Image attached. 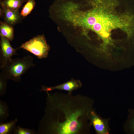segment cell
Returning a JSON list of instances; mask_svg holds the SVG:
<instances>
[{"label": "cell", "instance_id": "cell-1", "mask_svg": "<svg viewBox=\"0 0 134 134\" xmlns=\"http://www.w3.org/2000/svg\"><path fill=\"white\" fill-rule=\"evenodd\" d=\"M45 114L37 133L45 134H83L87 133L93 101L80 94L73 96L46 93Z\"/></svg>", "mask_w": 134, "mask_h": 134}, {"label": "cell", "instance_id": "cell-2", "mask_svg": "<svg viewBox=\"0 0 134 134\" xmlns=\"http://www.w3.org/2000/svg\"><path fill=\"white\" fill-rule=\"evenodd\" d=\"M35 66L33 58L29 55L22 58H11L0 69L1 72L7 80L19 82L22 75L30 68Z\"/></svg>", "mask_w": 134, "mask_h": 134}, {"label": "cell", "instance_id": "cell-3", "mask_svg": "<svg viewBox=\"0 0 134 134\" xmlns=\"http://www.w3.org/2000/svg\"><path fill=\"white\" fill-rule=\"evenodd\" d=\"M22 48L33 54L38 59L47 57L50 47L43 35H38L22 44L16 49Z\"/></svg>", "mask_w": 134, "mask_h": 134}, {"label": "cell", "instance_id": "cell-4", "mask_svg": "<svg viewBox=\"0 0 134 134\" xmlns=\"http://www.w3.org/2000/svg\"><path fill=\"white\" fill-rule=\"evenodd\" d=\"M0 68L13 55H17L16 50L11 46L9 40L0 36Z\"/></svg>", "mask_w": 134, "mask_h": 134}, {"label": "cell", "instance_id": "cell-5", "mask_svg": "<svg viewBox=\"0 0 134 134\" xmlns=\"http://www.w3.org/2000/svg\"><path fill=\"white\" fill-rule=\"evenodd\" d=\"M89 120L90 125H93L97 134L108 133L109 127L107 120L100 117L93 109L90 113Z\"/></svg>", "mask_w": 134, "mask_h": 134}, {"label": "cell", "instance_id": "cell-6", "mask_svg": "<svg viewBox=\"0 0 134 134\" xmlns=\"http://www.w3.org/2000/svg\"><path fill=\"white\" fill-rule=\"evenodd\" d=\"M81 86L82 84L80 81L71 79L66 82L53 87H48L41 85V90L47 93L55 89H59L67 91L69 93H72L73 91L77 90Z\"/></svg>", "mask_w": 134, "mask_h": 134}, {"label": "cell", "instance_id": "cell-7", "mask_svg": "<svg viewBox=\"0 0 134 134\" xmlns=\"http://www.w3.org/2000/svg\"><path fill=\"white\" fill-rule=\"evenodd\" d=\"M0 12V15H3L4 17L5 22L10 25L16 24L20 19L21 15L19 10H14L1 7Z\"/></svg>", "mask_w": 134, "mask_h": 134}, {"label": "cell", "instance_id": "cell-8", "mask_svg": "<svg viewBox=\"0 0 134 134\" xmlns=\"http://www.w3.org/2000/svg\"><path fill=\"white\" fill-rule=\"evenodd\" d=\"M27 0H4L0 1L1 7L16 10L21 6Z\"/></svg>", "mask_w": 134, "mask_h": 134}, {"label": "cell", "instance_id": "cell-9", "mask_svg": "<svg viewBox=\"0 0 134 134\" xmlns=\"http://www.w3.org/2000/svg\"><path fill=\"white\" fill-rule=\"evenodd\" d=\"M0 34L10 41H12L14 37V29L11 26L6 22H0Z\"/></svg>", "mask_w": 134, "mask_h": 134}, {"label": "cell", "instance_id": "cell-10", "mask_svg": "<svg viewBox=\"0 0 134 134\" xmlns=\"http://www.w3.org/2000/svg\"><path fill=\"white\" fill-rule=\"evenodd\" d=\"M18 122L17 119L15 118L9 122L2 123L0 124V134H9L13 132L16 123Z\"/></svg>", "mask_w": 134, "mask_h": 134}, {"label": "cell", "instance_id": "cell-11", "mask_svg": "<svg viewBox=\"0 0 134 134\" xmlns=\"http://www.w3.org/2000/svg\"><path fill=\"white\" fill-rule=\"evenodd\" d=\"M35 4V0H27L20 13L21 15L23 17L27 16L33 9Z\"/></svg>", "mask_w": 134, "mask_h": 134}, {"label": "cell", "instance_id": "cell-12", "mask_svg": "<svg viewBox=\"0 0 134 134\" xmlns=\"http://www.w3.org/2000/svg\"><path fill=\"white\" fill-rule=\"evenodd\" d=\"M9 115V110L6 104L4 101H0V121L2 123L6 120Z\"/></svg>", "mask_w": 134, "mask_h": 134}, {"label": "cell", "instance_id": "cell-13", "mask_svg": "<svg viewBox=\"0 0 134 134\" xmlns=\"http://www.w3.org/2000/svg\"><path fill=\"white\" fill-rule=\"evenodd\" d=\"M127 123V128L130 133L134 134V110L130 109Z\"/></svg>", "mask_w": 134, "mask_h": 134}, {"label": "cell", "instance_id": "cell-14", "mask_svg": "<svg viewBox=\"0 0 134 134\" xmlns=\"http://www.w3.org/2000/svg\"><path fill=\"white\" fill-rule=\"evenodd\" d=\"M13 133L15 134H36L34 130L22 128L20 126L15 127Z\"/></svg>", "mask_w": 134, "mask_h": 134}, {"label": "cell", "instance_id": "cell-15", "mask_svg": "<svg viewBox=\"0 0 134 134\" xmlns=\"http://www.w3.org/2000/svg\"><path fill=\"white\" fill-rule=\"evenodd\" d=\"M7 79L1 72L0 74V96H2L5 93Z\"/></svg>", "mask_w": 134, "mask_h": 134}, {"label": "cell", "instance_id": "cell-16", "mask_svg": "<svg viewBox=\"0 0 134 134\" xmlns=\"http://www.w3.org/2000/svg\"><path fill=\"white\" fill-rule=\"evenodd\" d=\"M84 22H86L87 24L90 26H93L97 22V19L94 16H90L87 17L85 20Z\"/></svg>", "mask_w": 134, "mask_h": 134}, {"label": "cell", "instance_id": "cell-17", "mask_svg": "<svg viewBox=\"0 0 134 134\" xmlns=\"http://www.w3.org/2000/svg\"><path fill=\"white\" fill-rule=\"evenodd\" d=\"M93 29L96 31L99 32L100 31L102 28V25L99 23L97 22L93 26Z\"/></svg>", "mask_w": 134, "mask_h": 134}, {"label": "cell", "instance_id": "cell-18", "mask_svg": "<svg viewBox=\"0 0 134 134\" xmlns=\"http://www.w3.org/2000/svg\"><path fill=\"white\" fill-rule=\"evenodd\" d=\"M4 0H0V1H3Z\"/></svg>", "mask_w": 134, "mask_h": 134}]
</instances>
